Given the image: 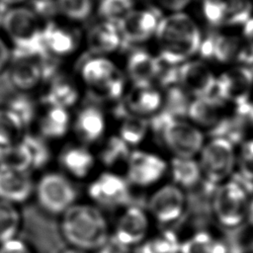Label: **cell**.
Here are the masks:
<instances>
[{"label":"cell","mask_w":253,"mask_h":253,"mask_svg":"<svg viewBox=\"0 0 253 253\" xmlns=\"http://www.w3.org/2000/svg\"><path fill=\"white\" fill-rule=\"evenodd\" d=\"M178 82L196 98L211 96L216 86V77L210 67L200 61H186L178 67Z\"/></svg>","instance_id":"cell-16"},{"label":"cell","mask_w":253,"mask_h":253,"mask_svg":"<svg viewBox=\"0 0 253 253\" xmlns=\"http://www.w3.org/2000/svg\"><path fill=\"white\" fill-rule=\"evenodd\" d=\"M21 223V213L17 207L0 201V244L15 238Z\"/></svg>","instance_id":"cell-34"},{"label":"cell","mask_w":253,"mask_h":253,"mask_svg":"<svg viewBox=\"0 0 253 253\" xmlns=\"http://www.w3.org/2000/svg\"><path fill=\"white\" fill-rule=\"evenodd\" d=\"M253 88V71L246 65L234 66L216 78L213 96L235 106L249 103V95Z\"/></svg>","instance_id":"cell-11"},{"label":"cell","mask_w":253,"mask_h":253,"mask_svg":"<svg viewBox=\"0 0 253 253\" xmlns=\"http://www.w3.org/2000/svg\"><path fill=\"white\" fill-rule=\"evenodd\" d=\"M40 135L45 139H58L63 137L70 126V116L67 109L46 107L44 113L38 121Z\"/></svg>","instance_id":"cell-26"},{"label":"cell","mask_w":253,"mask_h":253,"mask_svg":"<svg viewBox=\"0 0 253 253\" xmlns=\"http://www.w3.org/2000/svg\"><path fill=\"white\" fill-rule=\"evenodd\" d=\"M159 16L154 9H132L117 24L122 42L133 44L149 40L156 34L161 20Z\"/></svg>","instance_id":"cell-14"},{"label":"cell","mask_w":253,"mask_h":253,"mask_svg":"<svg viewBox=\"0 0 253 253\" xmlns=\"http://www.w3.org/2000/svg\"><path fill=\"white\" fill-rule=\"evenodd\" d=\"M74 34L67 28L53 21H47L42 28V45L44 51L54 57L59 58L70 54L76 47Z\"/></svg>","instance_id":"cell-21"},{"label":"cell","mask_w":253,"mask_h":253,"mask_svg":"<svg viewBox=\"0 0 253 253\" xmlns=\"http://www.w3.org/2000/svg\"><path fill=\"white\" fill-rule=\"evenodd\" d=\"M84 82L98 98L116 99L123 94L124 77L116 64L103 56H95L81 69Z\"/></svg>","instance_id":"cell-7"},{"label":"cell","mask_w":253,"mask_h":253,"mask_svg":"<svg viewBox=\"0 0 253 253\" xmlns=\"http://www.w3.org/2000/svg\"><path fill=\"white\" fill-rule=\"evenodd\" d=\"M163 103L160 92L153 86H134L126 96L125 103L118 110L124 119L126 116L144 117L158 113Z\"/></svg>","instance_id":"cell-18"},{"label":"cell","mask_w":253,"mask_h":253,"mask_svg":"<svg viewBox=\"0 0 253 253\" xmlns=\"http://www.w3.org/2000/svg\"><path fill=\"white\" fill-rule=\"evenodd\" d=\"M60 232L73 248L83 251L98 250L110 236L101 211L84 204H74L62 213Z\"/></svg>","instance_id":"cell-2"},{"label":"cell","mask_w":253,"mask_h":253,"mask_svg":"<svg viewBox=\"0 0 253 253\" xmlns=\"http://www.w3.org/2000/svg\"><path fill=\"white\" fill-rule=\"evenodd\" d=\"M60 253H87L86 251H83V250H80V249H76V248H67V249H64L62 250Z\"/></svg>","instance_id":"cell-49"},{"label":"cell","mask_w":253,"mask_h":253,"mask_svg":"<svg viewBox=\"0 0 253 253\" xmlns=\"http://www.w3.org/2000/svg\"><path fill=\"white\" fill-rule=\"evenodd\" d=\"M88 195L97 205L108 209L126 206L131 200L128 181L113 172L99 175L89 185Z\"/></svg>","instance_id":"cell-10"},{"label":"cell","mask_w":253,"mask_h":253,"mask_svg":"<svg viewBox=\"0 0 253 253\" xmlns=\"http://www.w3.org/2000/svg\"><path fill=\"white\" fill-rule=\"evenodd\" d=\"M170 170L174 184L181 189L195 187L199 184L203 176L199 162L193 158L174 157Z\"/></svg>","instance_id":"cell-28"},{"label":"cell","mask_w":253,"mask_h":253,"mask_svg":"<svg viewBox=\"0 0 253 253\" xmlns=\"http://www.w3.org/2000/svg\"><path fill=\"white\" fill-rule=\"evenodd\" d=\"M242 26V40L247 48L253 53V16H251Z\"/></svg>","instance_id":"cell-45"},{"label":"cell","mask_w":253,"mask_h":253,"mask_svg":"<svg viewBox=\"0 0 253 253\" xmlns=\"http://www.w3.org/2000/svg\"><path fill=\"white\" fill-rule=\"evenodd\" d=\"M21 142L28 153L31 169H41L50 161V148L42 135L25 133Z\"/></svg>","instance_id":"cell-31"},{"label":"cell","mask_w":253,"mask_h":253,"mask_svg":"<svg viewBox=\"0 0 253 253\" xmlns=\"http://www.w3.org/2000/svg\"><path fill=\"white\" fill-rule=\"evenodd\" d=\"M252 194L253 183L239 174L217 185L211 198V209L217 221L227 228L243 223L247 219Z\"/></svg>","instance_id":"cell-4"},{"label":"cell","mask_w":253,"mask_h":253,"mask_svg":"<svg viewBox=\"0 0 253 253\" xmlns=\"http://www.w3.org/2000/svg\"><path fill=\"white\" fill-rule=\"evenodd\" d=\"M148 217L139 206H129L118 220L114 235L129 247L140 244L148 230Z\"/></svg>","instance_id":"cell-20"},{"label":"cell","mask_w":253,"mask_h":253,"mask_svg":"<svg viewBox=\"0 0 253 253\" xmlns=\"http://www.w3.org/2000/svg\"><path fill=\"white\" fill-rule=\"evenodd\" d=\"M186 207V196L175 184L164 185L150 197L148 210L160 223H171L177 220Z\"/></svg>","instance_id":"cell-15"},{"label":"cell","mask_w":253,"mask_h":253,"mask_svg":"<svg viewBox=\"0 0 253 253\" xmlns=\"http://www.w3.org/2000/svg\"><path fill=\"white\" fill-rule=\"evenodd\" d=\"M60 165L76 178L86 177L94 167L93 154L83 146H67L59 155Z\"/></svg>","instance_id":"cell-27"},{"label":"cell","mask_w":253,"mask_h":253,"mask_svg":"<svg viewBox=\"0 0 253 253\" xmlns=\"http://www.w3.org/2000/svg\"><path fill=\"white\" fill-rule=\"evenodd\" d=\"M42 18L31 5L7 8L0 18V33L13 54L46 53L42 45ZM47 54V53H46Z\"/></svg>","instance_id":"cell-3"},{"label":"cell","mask_w":253,"mask_h":253,"mask_svg":"<svg viewBox=\"0 0 253 253\" xmlns=\"http://www.w3.org/2000/svg\"><path fill=\"white\" fill-rule=\"evenodd\" d=\"M0 166L31 170L30 159L22 142L0 146Z\"/></svg>","instance_id":"cell-37"},{"label":"cell","mask_w":253,"mask_h":253,"mask_svg":"<svg viewBox=\"0 0 253 253\" xmlns=\"http://www.w3.org/2000/svg\"><path fill=\"white\" fill-rule=\"evenodd\" d=\"M56 8L66 18L82 21L91 14L93 4L92 0H57Z\"/></svg>","instance_id":"cell-40"},{"label":"cell","mask_w":253,"mask_h":253,"mask_svg":"<svg viewBox=\"0 0 253 253\" xmlns=\"http://www.w3.org/2000/svg\"><path fill=\"white\" fill-rule=\"evenodd\" d=\"M0 6H1V5H0ZM1 15H2V13H1V12H0V18H1Z\"/></svg>","instance_id":"cell-52"},{"label":"cell","mask_w":253,"mask_h":253,"mask_svg":"<svg viewBox=\"0 0 253 253\" xmlns=\"http://www.w3.org/2000/svg\"><path fill=\"white\" fill-rule=\"evenodd\" d=\"M46 82L47 87L42 97V101L46 107L68 109L76 103L78 91L69 79L56 74Z\"/></svg>","instance_id":"cell-23"},{"label":"cell","mask_w":253,"mask_h":253,"mask_svg":"<svg viewBox=\"0 0 253 253\" xmlns=\"http://www.w3.org/2000/svg\"><path fill=\"white\" fill-rule=\"evenodd\" d=\"M42 1H54V0H42Z\"/></svg>","instance_id":"cell-51"},{"label":"cell","mask_w":253,"mask_h":253,"mask_svg":"<svg viewBox=\"0 0 253 253\" xmlns=\"http://www.w3.org/2000/svg\"><path fill=\"white\" fill-rule=\"evenodd\" d=\"M34 193L41 209L50 214L64 213L77 198L73 184L57 172L43 174L35 185Z\"/></svg>","instance_id":"cell-6"},{"label":"cell","mask_w":253,"mask_h":253,"mask_svg":"<svg viewBox=\"0 0 253 253\" xmlns=\"http://www.w3.org/2000/svg\"><path fill=\"white\" fill-rule=\"evenodd\" d=\"M34 192L30 170L0 166V201L16 206L27 202Z\"/></svg>","instance_id":"cell-17"},{"label":"cell","mask_w":253,"mask_h":253,"mask_svg":"<svg viewBox=\"0 0 253 253\" xmlns=\"http://www.w3.org/2000/svg\"><path fill=\"white\" fill-rule=\"evenodd\" d=\"M149 128V122L142 117L126 116L120 127L119 135L129 146L139 144L145 137Z\"/></svg>","instance_id":"cell-35"},{"label":"cell","mask_w":253,"mask_h":253,"mask_svg":"<svg viewBox=\"0 0 253 253\" xmlns=\"http://www.w3.org/2000/svg\"><path fill=\"white\" fill-rule=\"evenodd\" d=\"M26 127L6 107H0V146L19 143Z\"/></svg>","instance_id":"cell-32"},{"label":"cell","mask_w":253,"mask_h":253,"mask_svg":"<svg viewBox=\"0 0 253 253\" xmlns=\"http://www.w3.org/2000/svg\"><path fill=\"white\" fill-rule=\"evenodd\" d=\"M236 164L238 166V174L253 183V137L244 140L240 144Z\"/></svg>","instance_id":"cell-41"},{"label":"cell","mask_w":253,"mask_h":253,"mask_svg":"<svg viewBox=\"0 0 253 253\" xmlns=\"http://www.w3.org/2000/svg\"><path fill=\"white\" fill-rule=\"evenodd\" d=\"M163 67V61L143 49L132 51L127 58L126 69L134 86H152L159 80Z\"/></svg>","instance_id":"cell-19"},{"label":"cell","mask_w":253,"mask_h":253,"mask_svg":"<svg viewBox=\"0 0 253 253\" xmlns=\"http://www.w3.org/2000/svg\"><path fill=\"white\" fill-rule=\"evenodd\" d=\"M126 165V180L139 187L155 184L167 170V164L161 157L143 150L131 151Z\"/></svg>","instance_id":"cell-13"},{"label":"cell","mask_w":253,"mask_h":253,"mask_svg":"<svg viewBox=\"0 0 253 253\" xmlns=\"http://www.w3.org/2000/svg\"><path fill=\"white\" fill-rule=\"evenodd\" d=\"M224 103L216 96L196 98L189 106L188 116L194 123L212 128L224 118L222 116Z\"/></svg>","instance_id":"cell-24"},{"label":"cell","mask_w":253,"mask_h":253,"mask_svg":"<svg viewBox=\"0 0 253 253\" xmlns=\"http://www.w3.org/2000/svg\"><path fill=\"white\" fill-rule=\"evenodd\" d=\"M27 1L28 0H0V5L6 8H10V7L24 5L27 3Z\"/></svg>","instance_id":"cell-47"},{"label":"cell","mask_w":253,"mask_h":253,"mask_svg":"<svg viewBox=\"0 0 253 253\" xmlns=\"http://www.w3.org/2000/svg\"><path fill=\"white\" fill-rule=\"evenodd\" d=\"M89 49L96 54L109 53L122 44L117 24L104 21L91 28L87 35Z\"/></svg>","instance_id":"cell-25"},{"label":"cell","mask_w":253,"mask_h":253,"mask_svg":"<svg viewBox=\"0 0 253 253\" xmlns=\"http://www.w3.org/2000/svg\"><path fill=\"white\" fill-rule=\"evenodd\" d=\"M251 123L253 124V111H252V113H251Z\"/></svg>","instance_id":"cell-50"},{"label":"cell","mask_w":253,"mask_h":253,"mask_svg":"<svg viewBox=\"0 0 253 253\" xmlns=\"http://www.w3.org/2000/svg\"><path fill=\"white\" fill-rule=\"evenodd\" d=\"M190 104L187 92L182 87L172 85L168 87L165 98V108L163 111L176 119H180L181 117L188 115Z\"/></svg>","instance_id":"cell-38"},{"label":"cell","mask_w":253,"mask_h":253,"mask_svg":"<svg viewBox=\"0 0 253 253\" xmlns=\"http://www.w3.org/2000/svg\"><path fill=\"white\" fill-rule=\"evenodd\" d=\"M161 6L172 11H180L185 8L191 0H157Z\"/></svg>","instance_id":"cell-46"},{"label":"cell","mask_w":253,"mask_h":253,"mask_svg":"<svg viewBox=\"0 0 253 253\" xmlns=\"http://www.w3.org/2000/svg\"><path fill=\"white\" fill-rule=\"evenodd\" d=\"M237 156L232 144L221 137H211L200 152V167L206 182L219 185L232 176Z\"/></svg>","instance_id":"cell-5"},{"label":"cell","mask_w":253,"mask_h":253,"mask_svg":"<svg viewBox=\"0 0 253 253\" xmlns=\"http://www.w3.org/2000/svg\"><path fill=\"white\" fill-rule=\"evenodd\" d=\"M0 253H35L25 241L15 237L0 244Z\"/></svg>","instance_id":"cell-43"},{"label":"cell","mask_w":253,"mask_h":253,"mask_svg":"<svg viewBox=\"0 0 253 253\" xmlns=\"http://www.w3.org/2000/svg\"><path fill=\"white\" fill-rule=\"evenodd\" d=\"M202 8L213 26L243 25L252 16L251 0H203Z\"/></svg>","instance_id":"cell-12"},{"label":"cell","mask_w":253,"mask_h":253,"mask_svg":"<svg viewBox=\"0 0 253 253\" xmlns=\"http://www.w3.org/2000/svg\"><path fill=\"white\" fill-rule=\"evenodd\" d=\"M132 0H101L98 12L105 21L118 24L132 10Z\"/></svg>","instance_id":"cell-39"},{"label":"cell","mask_w":253,"mask_h":253,"mask_svg":"<svg viewBox=\"0 0 253 253\" xmlns=\"http://www.w3.org/2000/svg\"><path fill=\"white\" fill-rule=\"evenodd\" d=\"M159 57L166 63L177 65L200 50L201 31L196 22L185 13H173L159 22L156 31Z\"/></svg>","instance_id":"cell-1"},{"label":"cell","mask_w":253,"mask_h":253,"mask_svg":"<svg viewBox=\"0 0 253 253\" xmlns=\"http://www.w3.org/2000/svg\"><path fill=\"white\" fill-rule=\"evenodd\" d=\"M227 245L207 231H198L181 242L180 253H227Z\"/></svg>","instance_id":"cell-30"},{"label":"cell","mask_w":253,"mask_h":253,"mask_svg":"<svg viewBox=\"0 0 253 253\" xmlns=\"http://www.w3.org/2000/svg\"><path fill=\"white\" fill-rule=\"evenodd\" d=\"M105 127L104 114L95 106H86L80 110L74 122L76 134L86 143L97 141L103 135Z\"/></svg>","instance_id":"cell-22"},{"label":"cell","mask_w":253,"mask_h":253,"mask_svg":"<svg viewBox=\"0 0 253 253\" xmlns=\"http://www.w3.org/2000/svg\"><path fill=\"white\" fill-rule=\"evenodd\" d=\"M130 153L129 145L126 144L120 135H112L103 146L100 159L103 164L112 167L122 162L126 163Z\"/></svg>","instance_id":"cell-36"},{"label":"cell","mask_w":253,"mask_h":253,"mask_svg":"<svg viewBox=\"0 0 253 253\" xmlns=\"http://www.w3.org/2000/svg\"><path fill=\"white\" fill-rule=\"evenodd\" d=\"M4 107L12 112L26 128L36 121L38 116L37 103L31 93L28 92L16 91L9 95Z\"/></svg>","instance_id":"cell-29"},{"label":"cell","mask_w":253,"mask_h":253,"mask_svg":"<svg viewBox=\"0 0 253 253\" xmlns=\"http://www.w3.org/2000/svg\"><path fill=\"white\" fill-rule=\"evenodd\" d=\"M12 60V48L0 33V74L8 69Z\"/></svg>","instance_id":"cell-44"},{"label":"cell","mask_w":253,"mask_h":253,"mask_svg":"<svg viewBox=\"0 0 253 253\" xmlns=\"http://www.w3.org/2000/svg\"><path fill=\"white\" fill-rule=\"evenodd\" d=\"M247 220L253 226V198L251 199V201L249 203L248 211H247Z\"/></svg>","instance_id":"cell-48"},{"label":"cell","mask_w":253,"mask_h":253,"mask_svg":"<svg viewBox=\"0 0 253 253\" xmlns=\"http://www.w3.org/2000/svg\"><path fill=\"white\" fill-rule=\"evenodd\" d=\"M129 251L130 247L113 234L110 235L107 241L97 250V253H129Z\"/></svg>","instance_id":"cell-42"},{"label":"cell","mask_w":253,"mask_h":253,"mask_svg":"<svg viewBox=\"0 0 253 253\" xmlns=\"http://www.w3.org/2000/svg\"><path fill=\"white\" fill-rule=\"evenodd\" d=\"M181 242L172 230H166L157 236L141 242L134 253H180Z\"/></svg>","instance_id":"cell-33"},{"label":"cell","mask_w":253,"mask_h":253,"mask_svg":"<svg viewBox=\"0 0 253 253\" xmlns=\"http://www.w3.org/2000/svg\"><path fill=\"white\" fill-rule=\"evenodd\" d=\"M200 52L205 58L222 63L253 62V53L247 48L242 38L230 35L211 34L202 41Z\"/></svg>","instance_id":"cell-9"},{"label":"cell","mask_w":253,"mask_h":253,"mask_svg":"<svg viewBox=\"0 0 253 253\" xmlns=\"http://www.w3.org/2000/svg\"><path fill=\"white\" fill-rule=\"evenodd\" d=\"M175 157L193 158L200 153L205 137L203 132L191 123L181 119H173L158 133Z\"/></svg>","instance_id":"cell-8"}]
</instances>
